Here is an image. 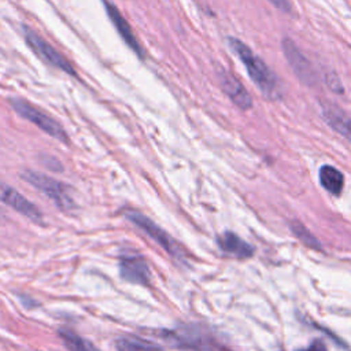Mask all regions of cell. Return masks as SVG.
<instances>
[{
    "mask_svg": "<svg viewBox=\"0 0 351 351\" xmlns=\"http://www.w3.org/2000/svg\"><path fill=\"white\" fill-rule=\"evenodd\" d=\"M229 45L232 51L239 56V59L245 66L250 78L261 89V92L269 99H277L280 96V86L277 77L266 66V63L258 58L243 41L230 37Z\"/></svg>",
    "mask_w": 351,
    "mask_h": 351,
    "instance_id": "6da1fadb",
    "label": "cell"
},
{
    "mask_svg": "<svg viewBox=\"0 0 351 351\" xmlns=\"http://www.w3.org/2000/svg\"><path fill=\"white\" fill-rule=\"evenodd\" d=\"M21 177L29 182L30 185H33L34 188H37L38 191H41L43 193H45L51 200H53V203L60 208V210H71L74 208V200L69 192V186L47 174L38 173V171H33V170H25L21 173Z\"/></svg>",
    "mask_w": 351,
    "mask_h": 351,
    "instance_id": "7a4b0ae2",
    "label": "cell"
},
{
    "mask_svg": "<svg viewBox=\"0 0 351 351\" xmlns=\"http://www.w3.org/2000/svg\"><path fill=\"white\" fill-rule=\"evenodd\" d=\"M10 104L22 118H25L29 122L37 125L41 130H44L51 137H53V138H56V140H59L62 143H69L67 133L59 125V122H56L53 118L47 115L44 111H41L37 107H34L27 100L21 99V97H12L10 100Z\"/></svg>",
    "mask_w": 351,
    "mask_h": 351,
    "instance_id": "3957f363",
    "label": "cell"
},
{
    "mask_svg": "<svg viewBox=\"0 0 351 351\" xmlns=\"http://www.w3.org/2000/svg\"><path fill=\"white\" fill-rule=\"evenodd\" d=\"M22 32H23V36H25V40H26L27 45L32 48V51L38 58H41L48 64H51L56 69H60L62 71H64L70 75H75L74 67L70 64V62L62 53H59L51 44H48L44 38H41L37 33L27 29L26 26H23Z\"/></svg>",
    "mask_w": 351,
    "mask_h": 351,
    "instance_id": "277c9868",
    "label": "cell"
},
{
    "mask_svg": "<svg viewBox=\"0 0 351 351\" xmlns=\"http://www.w3.org/2000/svg\"><path fill=\"white\" fill-rule=\"evenodd\" d=\"M125 217L133 222L136 226H138L141 230H144L151 239H154L163 250H166L170 255L173 256H178L181 258L182 256V252L180 245L176 243V240L169 234L166 233L159 225H156L152 219H149L148 217H145L144 214L138 213V211H134V210H128L125 213Z\"/></svg>",
    "mask_w": 351,
    "mask_h": 351,
    "instance_id": "5b68a950",
    "label": "cell"
},
{
    "mask_svg": "<svg viewBox=\"0 0 351 351\" xmlns=\"http://www.w3.org/2000/svg\"><path fill=\"white\" fill-rule=\"evenodd\" d=\"M282 51H284V55H285L291 69L293 70V73L299 78V81L308 86L315 85L318 78H317V74H315L310 60L303 55L300 48L291 38L282 40Z\"/></svg>",
    "mask_w": 351,
    "mask_h": 351,
    "instance_id": "8992f818",
    "label": "cell"
},
{
    "mask_svg": "<svg viewBox=\"0 0 351 351\" xmlns=\"http://www.w3.org/2000/svg\"><path fill=\"white\" fill-rule=\"evenodd\" d=\"M119 273L125 281L148 285L151 281V271L145 259L140 255L126 254L119 259Z\"/></svg>",
    "mask_w": 351,
    "mask_h": 351,
    "instance_id": "52a82bcc",
    "label": "cell"
},
{
    "mask_svg": "<svg viewBox=\"0 0 351 351\" xmlns=\"http://www.w3.org/2000/svg\"><path fill=\"white\" fill-rule=\"evenodd\" d=\"M0 200L7 206L12 207L19 214L25 215L36 223H43V214L30 200L21 195L16 189L0 182Z\"/></svg>",
    "mask_w": 351,
    "mask_h": 351,
    "instance_id": "ba28073f",
    "label": "cell"
},
{
    "mask_svg": "<svg viewBox=\"0 0 351 351\" xmlns=\"http://www.w3.org/2000/svg\"><path fill=\"white\" fill-rule=\"evenodd\" d=\"M104 1V7H106V11H107V15L110 18V21L112 22V25L115 26L117 32L119 33V36L122 37V40L140 56L143 58L144 56V51H143V47L140 45L137 37L134 36L130 25L128 23V21L123 18V15L119 12V10L111 3V1H107V0H103Z\"/></svg>",
    "mask_w": 351,
    "mask_h": 351,
    "instance_id": "9c48e42d",
    "label": "cell"
},
{
    "mask_svg": "<svg viewBox=\"0 0 351 351\" xmlns=\"http://www.w3.org/2000/svg\"><path fill=\"white\" fill-rule=\"evenodd\" d=\"M218 78L221 82V86L223 92L228 95V97L241 110H248L252 106V99L250 93L245 90V88L241 85V82L233 77L229 71L221 70L218 73Z\"/></svg>",
    "mask_w": 351,
    "mask_h": 351,
    "instance_id": "30bf717a",
    "label": "cell"
},
{
    "mask_svg": "<svg viewBox=\"0 0 351 351\" xmlns=\"http://www.w3.org/2000/svg\"><path fill=\"white\" fill-rule=\"evenodd\" d=\"M321 112L326 123L351 143V117L332 101H321Z\"/></svg>",
    "mask_w": 351,
    "mask_h": 351,
    "instance_id": "8fae6325",
    "label": "cell"
},
{
    "mask_svg": "<svg viewBox=\"0 0 351 351\" xmlns=\"http://www.w3.org/2000/svg\"><path fill=\"white\" fill-rule=\"evenodd\" d=\"M218 245L223 252L240 259L250 258L254 254V247L233 232L222 233L218 237Z\"/></svg>",
    "mask_w": 351,
    "mask_h": 351,
    "instance_id": "7c38bea8",
    "label": "cell"
},
{
    "mask_svg": "<svg viewBox=\"0 0 351 351\" xmlns=\"http://www.w3.org/2000/svg\"><path fill=\"white\" fill-rule=\"evenodd\" d=\"M319 182L329 193L340 195L344 186V177L336 167L325 165L319 169Z\"/></svg>",
    "mask_w": 351,
    "mask_h": 351,
    "instance_id": "4fadbf2b",
    "label": "cell"
},
{
    "mask_svg": "<svg viewBox=\"0 0 351 351\" xmlns=\"http://www.w3.org/2000/svg\"><path fill=\"white\" fill-rule=\"evenodd\" d=\"M58 335L69 351H100L93 343L81 337L71 329L62 328V329H59Z\"/></svg>",
    "mask_w": 351,
    "mask_h": 351,
    "instance_id": "5bb4252c",
    "label": "cell"
},
{
    "mask_svg": "<svg viewBox=\"0 0 351 351\" xmlns=\"http://www.w3.org/2000/svg\"><path fill=\"white\" fill-rule=\"evenodd\" d=\"M115 347L118 351H160L155 346L137 339H118Z\"/></svg>",
    "mask_w": 351,
    "mask_h": 351,
    "instance_id": "9a60e30c",
    "label": "cell"
},
{
    "mask_svg": "<svg viewBox=\"0 0 351 351\" xmlns=\"http://www.w3.org/2000/svg\"><path fill=\"white\" fill-rule=\"evenodd\" d=\"M291 228H292V232L295 233V236H296L302 243H304L306 245H308V247H311V248H315V250H319V248H321L318 240L314 237V234L310 233V230H308L304 225H302V223H299V222H292Z\"/></svg>",
    "mask_w": 351,
    "mask_h": 351,
    "instance_id": "2e32d148",
    "label": "cell"
},
{
    "mask_svg": "<svg viewBox=\"0 0 351 351\" xmlns=\"http://www.w3.org/2000/svg\"><path fill=\"white\" fill-rule=\"evenodd\" d=\"M325 82H326V85L329 86V89H332L333 92H336V93H339V95H341V93L344 92L343 85H341L339 77H337L335 73H332V71L326 73V74H325Z\"/></svg>",
    "mask_w": 351,
    "mask_h": 351,
    "instance_id": "e0dca14e",
    "label": "cell"
},
{
    "mask_svg": "<svg viewBox=\"0 0 351 351\" xmlns=\"http://www.w3.org/2000/svg\"><path fill=\"white\" fill-rule=\"evenodd\" d=\"M298 351H326V346L322 340H314L308 347L298 350Z\"/></svg>",
    "mask_w": 351,
    "mask_h": 351,
    "instance_id": "ac0fdd59",
    "label": "cell"
},
{
    "mask_svg": "<svg viewBox=\"0 0 351 351\" xmlns=\"http://www.w3.org/2000/svg\"><path fill=\"white\" fill-rule=\"evenodd\" d=\"M274 7H277L278 10L284 11V12H289L291 11V1L289 0H269Z\"/></svg>",
    "mask_w": 351,
    "mask_h": 351,
    "instance_id": "d6986e66",
    "label": "cell"
},
{
    "mask_svg": "<svg viewBox=\"0 0 351 351\" xmlns=\"http://www.w3.org/2000/svg\"><path fill=\"white\" fill-rule=\"evenodd\" d=\"M49 159V162L48 160H43L44 163H45V166L48 167V169H51V170H55V171H62V169H63V166H62V163L56 159V158H48Z\"/></svg>",
    "mask_w": 351,
    "mask_h": 351,
    "instance_id": "ffe728a7",
    "label": "cell"
},
{
    "mask_svg": "<svg viewBox=\"0 0 351 351\" xmlns=\"http://www.w3.org/2000/svg\"><path fill=\"white\" fill-rule=\"evenodd\" d=\"M3 215H4V213L0 210V218H3Z\"/></svg>",
    "mask_w": 351,
    "mask_h": 351,
    "instance_id": "44dd1931",
    "label": "cell"
}]
</instances>
